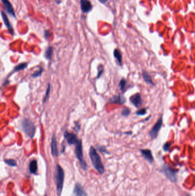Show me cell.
<instances>
[{"label":"cell","mask_w":195,"mask_h":196,"mask_svg":"<svg viewBox=\"0 0 195 196\" xmlns=\"http://www.w3.org/2000/svg\"><path fill=\"white\" fill-rule=\"evenodd\" d=\"M75 154L78 160L81 167L83 170H86L87 169V165L84 159L83 155V146H82V141L80 139H78V142L76 144Z\"/></svg>","instance_id":"cell-4"},{"label":"cell","mask_w":195,"mask_h":196,"mask_svg":"<svg viewBox=\"0 0 195 196\" xmlns=\"http://www.w3.org/2000/svg\"><path fill=\"white\" fill-rule=\"evenodd\" d=\"M143 75L144 79L145 81V82H147L148 84H150L152 85L153 84V83L152 80V79L148 73L145 71H143Z\"/></svg>","instance_id":"cell-19"},{"label":"cell","mask_w":195,"mask_h":196,"mask_svg":"<svg viewBox=\"0 0 195 196\" xmlns=\"http://www.w3.org/2000/svg\"><path fill=\"white\" fill-rule=\"evenodd\" d=\"M64 172L62 168L59 165L56 166V172L55 174L56 178V190L57 194L58 196H61L63 186H64Z\"/></svg>","instance_id":"cell-2"},{"label":"cell","mask_w":195,"mask_h":196,"mask_svg":"<svg viewBox=\"0 0 195 196\" xmlns=\"http://www.w3.org/2000/svg\"><path fill=\"white\" fill-rule=\"evenodd\" d=\"M1 16H2V18L4 23L5 25L6 26V27L7 28V29H8L9 33L11 35H14V29L13 28V27H12L10 22L9 21L7 16V15L3 11H1Z\"/></svg>","instance_id":"cell-11"},{"label":"cell","mask_w":195,"mask_h":196,"mask_svg":"<svg viewBox=\"0 0 195 196\" xmlns=\"http://www.w3.org/2000/svg\"><path fill=\"white\" fill-rule=\"evenodd\" d=\"M165 170H166L165 173L166 174V175H167L168 177H169L170 178H172V180L173 178H175V175L174 173H173V170H169V169H166Z\"/></svg>","instance_id":"cell-24"},{"label":"cell","mask_w":195,"mask_h":196,"mask_svg":"<svg viewBox=\"0 0 195 196\" xmlns=\"http://www.w3.org/2000/svg\"><path fill=\"white\" fill-rule=\"evenodd\" d=\"M80 6L84 13H89L93 8V6L89 0H80Z\"/></svg>","instance_id":"cell-8"},{"label":"cell","mask_w":195,"mask_h":196,"mask_svg":"<svg viewBox=\"0 0 195 196\" xmlns=\"http://www.w3.org/2000/svg\"><path fill=\"white\" fill-rule=\"evenodd\" d=\"M21 126L23 131L26 134V135H27L31 139L34 137L36 132V127L30 119L27 118L24 119L22 121Z\"/></svg>","instance_id":"cell-3"},{"label":"cell","mask_w":195,"mask_h":196,"mask_svg":"<svg viewBox=\"0 0 195 196\" xmlns=\"http://www.w3.org/2000/svg\"><path fill=\"white\" fill-rule=\"evenodd\" d=\"M89 157L91 162L98 173L103 174L105 172V168L101 161L100 156L93 146H91L89 150Z\"/></svg>","instance_id":"cell-1"},{"label":"cell","mask_w":195,"mask_h":196,"mask_svg":"<svg viewBox=\"0 0 195 196\" xmlns=\"http://www.w3.org/2000/svg\"><path fill=\"white\" fill-rule=\"evenodd\" d=\"M141 152L145 160H147L150 163L153 161V157L152 156V152H150V150L143 149V150H141Z\"/></svg>","instance_id":"cell-14"},{"label":"cell","mask_w":195,"mask_h":196,"mask_svg":"<svg viewBox=\"0 0 195 196\" xmlns=\"http://www.w3.org/2000/svg\"><path fill=\"white\" fill-rule=\"evenodd\" d=\"M113 55H114V57L117 60L119 63L120 64H121V63H122V55H121V52L118 49H116V50H114V51L113 52Z\"/></svg>","instance_id":"cell-18"},{"label":"cell","mask_w":195,"mask_h":196,"mask_svg":"<svg viewBox=\"0 0 195 196\" xmlns=\"http://www.w3.org/2000/svg\"><path fill=\"white\" fill-rule=\"evenodd\" d=\"M1 2L2 3V5L5 7V10L8 13L9 15H10L11 16L15 18V13L13 6L12 5L11 3L9 0H1Z\"/></svg>","instance_id":"cell-9"},{"label":"cell","mask_w":195,"mask_h":196,"mask_svg":"<svg viewBox=\"0 0 195 196\" xmlns=\"http://www.w3.org/2000/svg\"><path fill=\"white\" fill-rule=\"evenodd\" d=\"M51 153L52 155L54 157H58L59 155V152L57 148V139L55 135H53L52 138V141H51Z\"/></svg>","instance_id":"cell-10"},{"label":"cell","mask_w":195,"mask_h":196,"mask_svg":"<svg viewBox=\"0 0 195 196\" xmlns=\"http://www.w3.org/2000/svg\"><path fill=\"white\" fill-rule=\"evenodd\" d=\"M28 66V63H20L18 65L15 66L13 71V73L17 72H18L20 71H22V70H25Z\"/></svg>","instance_id":"cell-16"},{"label":"cell","mask_w":195,"mask_h":196,"mask_svg":"<svg viewBox=\"0 0 195 196\" xmlns=\"http://www.w3.org/2000/svg\"><path fill=\"white\" fill-rule=\"evenodd\" d=\"M73 196H88L85 189L79 183H76L73 191Z\"/></svg>","instance_id":"cell-7"},{"label":"cell","mask_w":195,"mask_h":196,"mask_svg":"<svg viewBox=\"0 0 195 196\" xmlns=\"http://www.w3.org/2000/svg\"><path fill=\"white\" fill-rule=\"evenodd\" d=\"M64 137L66 139V141H67V142L69 145H76L78 141L77 137L76 135L75 134L69 132H68V131H65L64 132Z\"/></svg>","instance_id":"cell-5"},{"label":"cell","mask_w":195,"mask_h":196,"mask_svg":"<svg viewBox=\"0 0 195 196\" xmlns=\"http://www.w3.org/2000/svg\"><path fill=\"white\" fill-rule=\"evenodd\" d=\"M146 114V109H143L139 110L138 111H137L136 114L138 115H144V114Z\"/></svg>","instance_id":"cell-27"},{"label":"cell","mask_w":195,"mask_h":196,"mask_svg":"<svg viewBox=\"0 0 195 196\" xmlns=\"http://www.w3.org/2000/svg\"></svg>","instance_id":"cell-33"},{"label":"cell","mask_w":195,"mask_h":196,"mask_svg":"<svg viewBox=\"0 0 195 196\" xmlns=\"http://www.w3.org/2000/svg\"><path fill=\"white\" fill-rule=\"evenodd\" d=\"M53 55V48L52 47H48L46 50L45 51V58H47L48 60H51L52 58Z\"/></svg>","instance_id":"cell-17"},{"label":"cell","mask_w":195,"mask_h":196,"mask_svg":"<svg viewBox=\"0 0 195 196\" xmlns=\"http://www.w3.org/2000/svg\"><path fill=\"white\" fill-rule=\"evenodd\" d=\"M98 76H97V79H99L101 76L102 75L103 73L104 72V67L103 65H100L98 68Z\"/></svg>","instance_id":"cell-25"},{"label":"cell","mask_w":195,"mask_h":196,"mask_svg":"<svg viewBox=\"0 0 195 196\" xmlns=\"http://www.w3.org/2000/svg\"><path fill=\"white\" fill-rule=\"evenodd\" d=\"M126 101L125 98L121 95H116L113 96L112 98L110 99V102L114 104H123L125 103Z\"/></svg>","instance_id":"cell-13"},{"label":"cell","mask_w":195,"mask_h":196,"mask_svg":"<svg viewBox=\"0 0 195 196\" xmlns=\"http://www.w3.org/2000/svg\"><path fill=\"white\" fill-rule=\"evenodd\" d=\"M163 124L162 118H160L158 121V122L153 126L152 129L150 132V135L152 138H156L158 135V133L160 130Z\"/></svg>","instance_id":"cell-6"},{"label":"cell","mask_w":195,"mask_h":196,"mask_svg":"<svg viewBox=\"0 0 195 196\" xmlns=\"http://www.w3.org/2000/svg\"><path fill=\"white\" fill-rule=\"evenodd\" d=\"M45 36L46 38H48L50 36V32L48 30H46L45 32Z\"/></svg>","instance_id":"cell-31"},{"label":"cell","mask_w":195,"mask_h":196,"mask_svg":"<svg viewBox=\"0 0 195 196\" xmlns=\"http://www.w3.org/2000/svg\"><path fill=\"white\" fill-rule=\"evenodd\" d=\"M98 150L101 152H104V153H106V154H109V152H107V150H106L105 147L104 146H98Z\"/></svg>","instance_id":"cell-28"},{"label":"cell","mask_w":195,"mask_h":196,"mask_svg":"<svg viewBox=\"0 0 195 196\" xmlns=\"http://www.w3.org/2000/svg\"><path fill=\"white\" fill-rule=\"evenodd\" d=\"M130 101L136 107H139L142 104V99L140 94H136L130 98Z\"/></svg>","instance_id":"cell-12"},{"label":"cell","mask_w":195,"mask_h":196,"mask_svg":"<svg viewBox=\"0 0 195 196\" xmlns=\"http://www.w3.org/2000/svg\"><path fill=\"white\" fill-rule=\"evenodd\" d=\"M50 91H51V84H48V87H47V89H46V91L45 96H44V99H43V103H45V102L47 101L48 99L49 98V95H50Z\"/></svg>","instance_id":"cell-21"},{"label":"cell","mask_w":195,"mask_h":196,"mask_svg":"<svg viewBox=\"0 0 195 196\" xmlns=\"http://www.w3.org/2000/svg\"><path fill=\"white\" fill-rule=\"evenodd\" d=\"M75 127H76L77 131L79 130L80 129V124H78V122H75Z\"/></svg>","instance_id":"cell-30"},{"label":"cell","mask_w":195,"mask_h":196,"mask_svg":"<svg viewBox=\"0 0 195 196\" xmlns=\"http://www.w3.org/2000/svg\"><path fill=\"white\" fill-rule=\"evenodd\" d=\"M100 2H101L102 4H105V3H106V2H107V1L108 0H98Z\"/></svg>","instance_id":"cell-32"},{"label":"cell","mask_w":195,"mask_h":196,"mask_svg":"<svg viewBox=\"0 0 195 196\" xmlns=\"http://www.w3.org/2000/svg\"><path fill=\"white\" fill-rule=\"evenodd\" d=\"M43 71H44V69H43V67H39V70H38L37 71L33 73L32 75V77L35 78H37L38 76H40L42 75L43 72Z\"/></svg>","instance_id":"cell-22"},{"label":"cell","mask_w":195,"mask_h":196,"mask_svg":"<svg viewBox=\"0 0 195 196\" xmlns=\"http://www.w3.org/2000/svg\"><path fill=\"white\" fill-rule=\"evenodd\" d=\"M170 146H171V144L169 143H165V145H164V147H163L164 150L165 151H168V150H169V147H170Z\"/></svg>","instance_id":"cell-29"},{"label":"cell","mask_w":195,"mask_h":196,"mask_svg":"<svg viewBox=\"0 0 195 196\" xmlns=\"http://www.w3.org/2000/svg\"><path fill=\"white\" fill-rule=\"evenodd\" d=\"M130 109L126 107V108H124V109H123V110L122 111L121 114H122V116H128V115L130 114Z\"/></svg>","instance_id":"cell-26"},{"label":"cell","mask_w":195,"mask_h":196,"mask_svg":"<svg viewBox=\"0 0 195 196\" xmlns=\"http://www.w3.org/2000/svg\"><path fill=\"white\" fill-rule=\"evenodd\" d=\"M4 162L7 164L9 166H12V167H15L17 166V163L16 160L13 159H8V160H4Z\"/></svg>","instance_id":"cell-20"},{"label":"cell","mask_w":195,"mask_h":196,"mask_svg":"<svg viewBox=\"0 0 195 196\" xmlns=\"http://www.w3.org/2000/svg\"><path fill=\"white\" fill-rule=\"evenodd\" d=\"M29 171L32 174H36L37 171V162L36 160H32L29 163Z\"/></svg>","instance_id":"cell-15"},{"label":"cell","mask_w":195,"mask_h":196,"mask_svg":"<svg viewBox=\"0 0 195 196\" xmlns=\"http://www.w3.org/2000/svg\"><path fill=\"white\" fill-rule=\"evenodd\" d=\"M126 85H127V81L125 80L124 79H121L120 81V83H119L120 90H121V91L124 90Z\"/></svg>","instance_id":"cell-23"}]
</instances>
